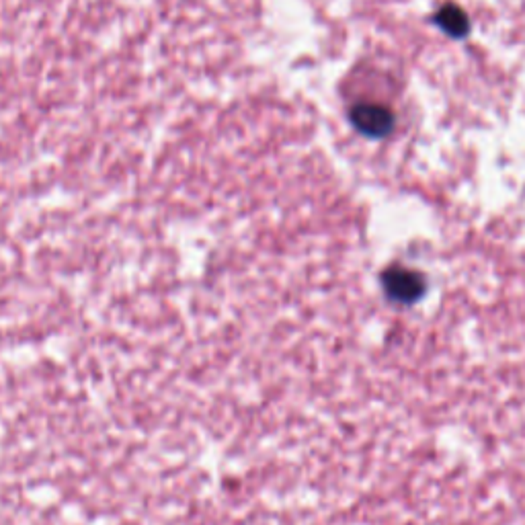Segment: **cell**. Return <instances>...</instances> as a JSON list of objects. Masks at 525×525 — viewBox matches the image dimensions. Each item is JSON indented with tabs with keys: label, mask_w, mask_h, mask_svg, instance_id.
Returning <instances> with one entry per match:
<instances>
[{
	"label": "cell",
	"mask_w": 525,
	"mask_h": 525,
	"mask_svg": "<svg viewBox=\"0 0 525 525\" xmlns=\"http://www.w3.org/2000/svg\"><path fill=\"white\" fill-rule=\"evenodd\" d=\"M353 117L361 130L374 134L384 132L390 126V115L380 107H359Z\"/></svg>",
	"instance_id": "obj_1"
}]
</instances>
